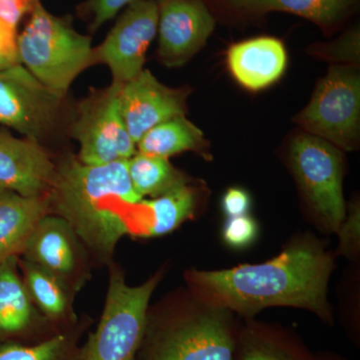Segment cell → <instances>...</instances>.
<instances>
[{"mask_svg":"<svg viewBox=\"0 0 360 360\" xmlns=\"http://www.w3.org/2000/svg\"><path fill=\"white\" fill-rule=\"evenodd\" d=\"M198 195L194 187L188 184L176 187L158 198L139 203L148 208L153 215L150 224L137 233L141 238H156L165 236L179 229L180 225L191 219L195 212Z\"/></svg>","mask_w":360,"mask_h":360,"instance_id":"7402d4cb","label":"cell"},{"mask_svg":"<svg viewBox=\"0 0 360 360\" xmlns=\"http://www.w3.org/2000/svg\"><path fill=\"white\" fill-rule=\"evenodd\" d=\"M66 96L45 86L20 63L0 70V124L42 144Z\"/></svg>","mask_w":360,"mask_h":360,"instance_id":"9c48e42d","label":"cell"},{"mask_svg":"<svg viewBox=\"0 0 360 360\" xmlns=\"http://www.w3.org/2000/svg\"><path fill=\"white\" fill-rule=\"evenodd\" d=\"M49 213L46 195H21L0 186V264L20 257L35 226Z\"/></svg>","mask_w":360,"mask_h":360,"instance_id":"e0dca14e","label":"cell"},{"mask_svg":"<svg viewBox=\"0 0 360 360\" xmlns=\"http://www.w3.org/2000/svg\"><path fill=\"white\" fill-rule=\"evenodd\" d=\"M135 1L136 0H89L85 8L91 15L90 30L96 32L97 28L112 20L122 8Z\"/></svg>","mask_w":360,"mask_h":360,"instance_id":"4316f807","label":"cell"},{"mask_svg":"<svg viewBox=\"0 0 360 360\" xmlns=\"http://www.w3.org/2000/svg\"><path fill=\"white\" fill-rule=\"evenodd\" d=\"M20 257L49 272L75 296L91 278L94 265L75 229L51 213L35 226Z\"/></svg>","mask_w":360,"mask_h":360,"instance_id":"30bf717a","label":"cell"},{"mask_svg":"<svg viewBox=\"0 0 360 360\" xmlns=\"http://www.w3.org/2000/svg\"><path fill=\"white\" fill-rule=\"evenodd\" d=\"M61 333L40 314L26 290L20 257L0 264V347L37 345Z\"/></svg>","mask_w":360,"mask_h":360,"instance_id":"4fadbf2b","label":"cell"},{"mask_svg":"<svg viewBox=\"0 0 360 360\" xmlns=\"http://www.w3.org/2000/svg\"><path fill=\"white\" fill-rule=\"evenodd\" d=\"M158 56L168 68L184 65L212 35L214 18L202 0H158Z\"/></svg>","mask_w":360,"mask_h":360,"instance_id":"7c38bea8","label":"cell"},{"mask_svg":"<svg viewBox=\"0 0 360 360\" xmlns=\"http://www.w3.org/2000/svg\"><path fill=\"white\" fill-rule=\"evenodd\" d=\"M359 116L360 78L356 68L333 65L295 122L307 134L348 151L359 144Z\"/></svg>","mask_w":360,"mask_h":360,"instance_id":"8992f818","label":"cell"},{"mask_svg":"<svg viewBox=\"0 0 360 360\" xmlns=\"http://www.w3.org/2000/svg\"><path fill=\"white\" fill-rule=\"evenodd\" d=\"M18 33L0 20V70L18 63Z\"/></svg>","mask_w":360,"mask_h":360,"instance_id":"f1b7e54d","label":"cell"},{"mask_svg":"<svg viewBox=\"0 0 360 360\" xmlns=\"http://www.w3.org/2000/svg\"><path fill=\"white\" fill-rule=\"evenodd\" d=\"M250 208V198L243 189L229 188L222 198V210L227 219L246 215Z\"/></svg>","mask_w":360,"mask_h":360,"instance_id":"f546056e","label":"cell"},{"mask_svg":"<svg viewBox=\"0 0 360 360\" xmlns=\"http://www.w3.org/2000/svg\"><path fill=\"white\" fill-rule=\"evenodd\" d=\"M18 63L56 94L66 96L72 82L92 65L91 39L39 1L16 40Z\"/></svg>","mask_w":360,"mask_h":360,"instance_id":"277c9868","label":"cell"},{"mask_svg":"<svg viewBox=\"0 0 360 360\" xmlns=\"http://www.w3.org/2000/svg\"><path fill=\"white\" fill-rule=\"evenodd\" d=\"M39 0H0V20L16 30L21 18L30 13Z\"/></svg>","mask_w":360,"mask_h":360,"instance_id":"83f0119b","label":"cell"},{"mask_svg":"<svg viewBox=\"0 0 360 360\" xmlns=\"http://www.w3.org/2000/svg\"><path fill=\"white\" fill-rule=\"evenodd\" d=\"M238 335L231 311L189 290L149 307L135 360H236Z\"/></svg>","mask_w":360,"mask_h":360,"instance_id":"3957f363","label":"cell"},{"mask_svg":"<svg viewBox=\"0 0 360 360\" xmlns=\"http://www.w3.org/2000/svg\"><path fill=\"white\" fill-rule=\"evenodd\" d=\"M333 266V258L316 241L302 240L264 264L189 270L186 276L194 295L241 316L252 317L267 307H290L330 322L328 285Z\"/></svg>","mask_w":360,"mask_h":360,"instance_id":"6da1fadb","label":"cell"},{"mask_svg":"<svg viewBox=\"0 0 360 360\" xmlns=\"http://www.w3.org/2000/svg\"><path fill=\"white\" fill-rule=\"evenodd\" d=\"M314 360H340L335 356H328V355H321V356L314 357Z\"/></svg>","mask_w":360,"mask_h":360,"instance_id":"4dcf8cb0","label":"cell"},{"mask_svg":"<svg viewBox=\"0 0 360 360\" xmlns=\"http://www.w3.org/2000/svg\"><path fill=\"white\" fill-rule=\"evenodd\" d=\"M238 11L250 13L283 11L321 26L335 25L356 6L359 0H221Z\"/></svg>","mask_w":360,"mask_h":360,"instance_id":"44dd1931","label":"cell"},{"mask_svg":"<svg viewBox=\"0 0 360 360\" xmlns=\"http://www.w3.org/2000/svg\"><path fill=\"white\" fill-rule=\"evenodd\" d=\"M229 70L245 89L260 90L283 75L286 51L281 40L257 37L232 45L227 52Z\"/></svg>","mask_w":360,"mask_h":360,"instance_id":"2e32d148","label":"cell"},{"mask_svg":"<svg viewBox=\"0 0 360 360\" xmlns=\"http://www.w3.org/2000/svg\"><path fill=\"white\" fill-rule=\"evenodd\" d=\"M257 224L248 214L227 219L224 226V239L232 248H245L257 238Z\"/></svg>","mask_w":360,"mask_h":360,"instance_id":"d4e9b609","label":"cell"},{"mask_svg":"<svg viewBox=\"0 0 360 360\" xmlns=\"http://www.w3.org/2000/svg\"><path fill=\"white\" fill-rule=\"evenodd\" d=\"M46 198L49 213L70 224L94 264L108 267L115 262L117 243L130 233L122 206L144 200L132 186L127 160L86 165L71 155L56 160Z\"/></svg>","mask_w":360,"mask_h":360,"instance_id":"7a4b0ae2","label":"cell"},{"mask_svg":"<svg viewBox=\"0 0 360 360\" xmlns=\"http://www.w3.org/2000/svg\"><path fill=\"white\" fill-rule=\"evenodd\" d=\"M122 85L91 89L77 105L70 135L79 143L78 160L86 165L129 160L137 153L123 120L120 104Z\"/></svg>","mask_w":360,"mask_h":360,"instance_id":"52a82bcc","label":"cell"},{"mask_svg":"<svg viewBox=\"0 0 360 360\" xmlns=\"http://www.w3.org/2000/svg\"><path fill=\"white\" fill-rule=\"evenodd\" d=\"M236 359L314 360V357L284 331L250 321L238 331Z\"/></svg>","mask_w":360,"mask_h":360,"instance_id":"d6986e66","label":"cell"},{"mask_svg":"<svg viewBox=\"0 0 360 360\" xmlns=\"http://www.w3.org/2000/svg\"><path fill=\"white\" fill-rule=\"evenodd\" d=\"M130 181L142 198H158L189 184L188 177L176 169L167 158L136 153L127 160Z\"/></svg>","mask_w":360,"mask_h":360,"instance_id":"cb8c5ba5","label":"cell"},{"mask_svg":"<svg viewBox=\"0 0 360 360\" xmlns=\"http://www.w3.org/2000/svg\"><path fill=\"white\" fill-rule=\"evenodd\" d=\"M56 172V158L41 144L0 129V186L25 196H45Z\"/></svg>","mask_w":360,"mask_h":360,"instance_id":"9a60e30c","label":"cell"},{"mask_svg":"<svg viewBox=\"0 0 360 360\" xmlns=\"http://www.w3.org/2000/svg\"><path fill=\"white\" fill-rule=\"evenodd\" d=\"M94 319L82 315L77 324L37 345L0 347V360H77L82 338Z\"/></svg>","mask_w":360,"mask_h":360,"instance_id":"603a6c76","label":"cell"},{"mask_svg":"<svg viewBox=\"0 0 360 360\" xmlns=\"http://www.w3.org/2000/svg\"><path fill=\"white\" fill-rule=\"evenodd\" d=\"M188 89H170L149 70L122 85L120 110L127 131L136 144L148 130L160 123L184 115Z\"/></svg>","mask_w":360,"mask_h":360,"instance_id":"5bb4252c","label":"cell"},{"mask_svg":"<svg viewBox=\"0 0 360 360\" xmlns=\"http://www.w3.org/2000/svg\"><path fill=\"white\" fill-rule=\"evenodd\" d=\"M290 160L310 206L329 229L338 231L345 219L340 148L321 137L302 134L291 143Z\"/></svg>","mask_w":360,"mask_h":360,"instance_id":"ba28073f","label":"cell"},{"mask_svg":"<svg viewBox=\"0 0 360 360\" xmlns=\"http://www.w3.org/2000/svg\"><path fill=\"white\" fill-rule=\"evenodd\" d=\"M20 269L26 290L33 304L58 331L75 326L79 321L75 314V296L49 272L39 265L20 257Z\"/></svg>","mask_w":360,"mask_h":360,"instance_id":"ac0fdd59","label":"cell"},{"mask_svg":"<svg viewBox=\"0 0 360 360\" xmlns=\"http://www.w3.org/2000/svg\"><path fill=\"white\" fill-rule=\"evenodd\" d=\"M108 272L103 314L97 328L80 345L77 360H135L141 348L149 302L163 271L136 286L127 284L124 272L115 262Z\"/></svg>","mask_w":360,"mask_h":360,"instance_id":"5b68a950","label":"cell"},{"mask_svg":"<svg viewBox=\"0 0 360 360\" xmlns=\"http://www.w3.org/2000/svg\"><path fill=\"white\" fill-rule=\"evenodd\" d=\"M158 27V0H136L127 6L103 44L94 49L92 65L108 66L112 84H127L143 70Z\"/></svg>","mask_w":360,"mask_h":360,"instance_id":"8fae6325","label":"cell"},{"mask_svg":"<svg viewBox=\"0 0 360 360\" xmlns=\"http://www.w3.org/2000/svg\"><path fill=\"white\" fill-rule=\"evenodd\" d=\"M208 142L193 123L179 115L148 130L136 143L137 153L168 158L184 151H195L205 155Z\"/></svg>","mask_w":360,"mask_h":360,"instance_id":"ffe728a7","label":"cell"},{"mask_svg":"<svg viewBox=\"0 0 360 360\" xmlns=\"http://www.w3.org/2000/svg\"><path fill=\"white\" fill-rule=\"evenodd\" d=\"M316 54L329 60L355 63L359 59V32L350 30L333 44L316 49Z\"/></svg>","mask_w":360,"mask_h":360,"instance_id":"484cf974","label":"cell"}]
</instances>
